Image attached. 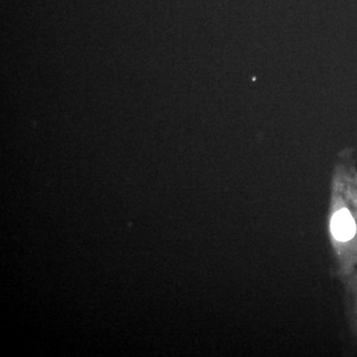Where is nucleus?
<instances>
[{"label": "nucleus", "instance_id": "1", "mask_svg": "<svg viewBox=\"0 0 357 357\" xmlns=\"http://www.w3.org/2000/svg\"><path fill=\"white\" fill-rule=\"evenodd\" d=\"M333 236L340 243L351 241L356 234V222L347 208H342L333 213L331 220Z\"/></svg>", "mask_w": 357, "mask_h": 357}]
</instances>
